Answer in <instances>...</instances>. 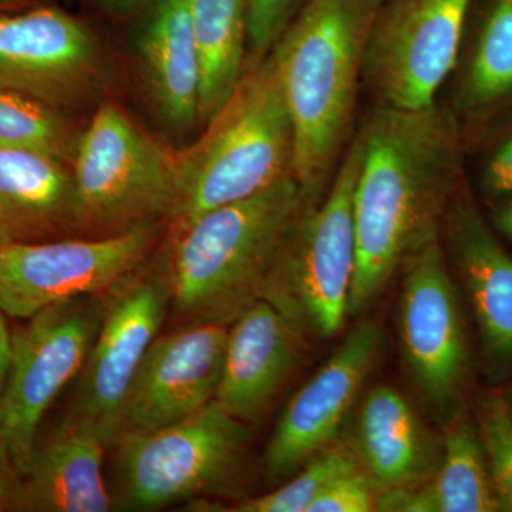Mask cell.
I'll return each mask as SVG.
<instances>
[{
    "mask_svg": "<svg viewBox=\"0 0 512 512\" xmlns=\"http://www.w3.org/2000/svg\"><path fill=\"white\" fill-rule=\"evenodd\" d=\"M484 181L495 194H512V137L488 161Z\"/></svg>",
    "mask_w": 512,
    "mask_h": 512,
    "instance_id": "obj_30",
    "label": "cell"
},
{
    "mask_svg": "<svg viewBox=\"0 0 512 512\" xmlns=\"http://www.w3.org/2000/svg\"><path fill=\"white\" fill-rule=\"evenodd\" d=\"M311 205L288 177L173 229L161 262L175 319L231 325L261 299L279 249Z\"/></svg>",
    "mask_w": 512,
    "mask_h": 512,
    "instance_id": "obj_3",
    "label": "cell"
},
{
    "mask_svg": "<svg viewBox=\"0 0 512 512\" xmlns=\"http://www.w3.org/2000/svg\"><path fill=\"white\" fill-rule=\"evenodd\" d=\"M383 0H308L269 56L293 127V178L319 204L355 137L370 28Z\"/></svg>",
    "mask_w": 512,
    "mask_h": 512,
    "instance_id": "obj_2",
    "label": "cell"
},
{
    "mask_svg": "<svg viewBox=\"0 0 512 512\" xmlns=\"http://www.w3.org/2000/svg\"><path fill=\"white\" fill-rule=\"evenodd\" d=\"M188 6L200 56V120L207 123L247 69V0H188Z\"/></svg>",
    "mask_w": 512,
    "mask_h": 512,
    "instance_id": "obj_23",
    "label": "cell"
},
{
    "mask_svg": "<svg viewBox=\"0 0 512 512\" xmlns=\"http://www.w3.org/2000/svg\"><path fill=\"white\" fill-rule=\"evenodd\" d=\"M376 511H498L480 436L470 421L454 414L433 477L414 490L379 494Z\"/></svg>",
    "mask_w": 512,
    "mask_h": 512,
    "instance_id": "obj_22",
    "label": "cell"
},
{
    "mask_svg": "<svg viewBox=\"0 0 512 512\" xmlns=\"http://www.w3.org/2000/svg\"><path fill=\"white\" fill-rule=\"evenodd\" d=\"M158 237L156 222L107 237L2 245L0 308L26 320L56 303L103 295L147 264Z\"/></svg>",
    "mask_w": 512,
    "mask_h": 512,
    "instance_id": "obj_11",
    "label": "cell"
},
{
    "mask_svg": "<svg viewBox=\"0 0 512 512\" xmlns=\"http://www.w3.org/2000/svg\"><path fill=\"white\" fill-rule=\"evenodd\" d=\"M104 77L99 40L79 19L50 6L0 12V89L62 109L90 99Z\"/></svg>",
    "mask_w": 512,
    "mask_h": 512,
    "instance_id": "obj_13",
    "label": "cell"
},
{
    "mask_svg": "<svg viewBox=\"0 0 512 512\" xmlns=\"http://www.w3.org/2000/svg\"><path fill=\"white\" fill-rule=\"evenodd\" d=\"M138 55L164 123L183 131L200 120L201 69L188 0H148Z\"/></svg>",
    "mask_w": 512,
    "mask_h": 512,
    "instance_id": "obj_21",
    "label": "cell"
},
{
    "mask_svg": "<svg viewBox=\"0 0 512 512\" xmlns=\"http://www.w3.org/2000/svg\"><path fill=\"white\" fill-rule=\"evenodd\" d=\"M70 164L45 154L0 150V247L76 234Z\"/></svg>",
    "mask_w": 512,
    "mask_h": 512,
    "instance_id": "obj_20",
    "label": "cell"
},
{
    "mask_svg": "<svg viewBox=\"0 0 512 512\" xmlns=\"http://www.w3.org/2000/svg\"><path fill=\"white\" fill-rule=\"evenodd\" d=\"M6 313L0 308V393L8 375L10 352H12V335L6 325Z\"/></svg>",
    "mask_w": 512,
    "mask_h": 512,
    "instance_id": "obj_32",
    "label": "cell"
},
{
    "mask_svg": "<svg viewBox=\"0 0 512 512\" xmlns=\"http://www.w3.org/2000/svg\"><path fill=\"white\" fill-rule=\"evenodd\" d=\"M473 0H383L367 39L363 87L377 107L419 111L456 69Z\"/></svg>",
    "mask_w": 512,
    "mask_h": 512,
    "instance_id": "obj_9",
    "label": "cell"
},
{
    "mask_svg": "<svg viewBox=\"0 0 512 512\" xmlns=\"http://www.w3.org/2000/svg\"><path fill=\"white\" fill-rule=\"evenodd\" d=\"M29 2L32 0H0V12H8V10L19 8Z\"/></svg>",
    "mask_w": 512,
    "mask_h": 512,
    "instance_id": "obj_34",
    "label": "cell"
},
{
    "mask_svg": "<svg viewBox=\"0 0 512 512\" xmlns=\"http://www.w3.org/2000/svg\"><path fill=\"white\" fill-rule=\"evenodd\" d=\"M305 336L265 299L229 325L224 370L215 400L242 423L264 417L301 359Z\"/></svg>",
    "mask_w": 512,
    "mask_h": 512,
    "instance_id": "obj_16",
    "label": "cell"
},
{
    "mask_svg": "<svg viewBox=\"0 0 512 512\" xmlns=\"http://www.w3.org/2000/svg\"><path fill=\"white\" fill-rule=\"evenodd\" d=\"M382 333L372 320L350 330L342 345L286 404L265 451L272 480L292 477L330 446L376 365Z\"/></svg>",
    "mask_w": 512,
    "mask_h": 512,
    "instance_id": "obj_14",
    "label": "cell"
},
{
    "mask_svg": "<svg viewBox=\"0 0 512 512\" xmlns=\"http://www.w3.org/2000/svg\"><path fill=\"white\" fill-rule=\"evenodd\" d=\"M228 330L222 323H188L157 336L128 390L121 434L163 429L215 400Z\"/></svg>",
    "mask_w": 512,
    "mask_h": 512,
    "instance_id": "obj_15",
    "label": "cell"
},
{
    "mask_svg": "<svg viewBox=\"0 0 512 512\" xmlns=\"http://www.w3.org/2000/svg\"><path fill=\"white\" fill-rule=\"evenodd\" d=\"M362 470L355 444L333 441L315 454L295 474L292 480L272 493L245 498L225 511L232 512H308L313 501L333 481Z\"/></svg>",
    "mask_w": 512,
    "mask_h": 512,
    "instance_id": "obj_26",
    "label": "cell"
},
{
    "mask_svg": "<svg viewBox=\"0 0 512 512\" xmlns=\"http://www.w3.org/2000/svg\"><path fill=\"white\" fill-rule=\"evenodd\" d=\"M77 138L60 109L0 89V150L45 154L72 164Z\"/></svg>",
    "mask_w": 512,
    "mask_h": 512,
    "instance_id": "obj_25",
    "label": "cell"
},
{
    "mask_svg": "<svg viewBox=\"0 0 512 512\" xmlns=\"http://www.w3.org/2000/svg\"><path fill=\"white\" fill-rule=\"evenodd\" d=\"M400 342L407 366L427 402L457 414L468 376V346L456 289L440 237L403 262Z\"/></svg>",
    "mask_w": 512,
    "mask_h": 512,
    "instance_id": "obj_12",
    "label": "cell"
},
{
    "mask_svg": "<svg viewBox=\"0 0 512 512\" xmlns=\"http://www.w3.org/2000/svg\"><path fill=\"white\" fill-rule=\"evenodd\" d=\"M200 140L174 156L173 229L293 177V127L272 57L248 64Z\"/></svg>",
    "mask_w": 512,
    "mask_h": 512,
    "instance_id": "obj_4",
    "label": "cell"
},
{
    "mask_svg": "<svg viewBox=\"0 0 512 512\" xmlns=\"http://www.w3.org/2000/svg\"><path fill=\"white\" fill-rule=\"evenodd\" d=\"M441 232L473 305L485 357L498 369L511 365L512 256L491 234L464 183Z\"/></svg>",
    "mask_w": 512,
    "mask_h": 512,
    "instance_id": "obj_17",
    "label": "cell"
},
{
    "mask_svg": "<svg viewBox=\"0 0 512 512\" xmlns=\"http://www.w3.org/2000/svg\"><path fill=\"white\" fill-rule=\"evenodd\" d=\"M100 319V296H80L47 306L13 333L0 393V443L18 478L28 471L47 409L82 372Z\"/></svg>",
    "mask_w": 512,
    "mask_h": 512,
    "instance_id": "obj_8",
    "label": "cell"
},
{
    "mask_svg": "<svg viewBox=\"0 0 512 512\" xmlns=\"http://www.w3.org/2000/svg\"><path fill=\"white\" fill-rule=\"evenodd\" d=\"M248 424L217 400L163 429L127 431L116 450V508L157 511L227 490L247 456Z\"/></svg>",
    "mask_w": 512,
    "mask_h": 512,
    "instance_id": "obj_7",
    "label": "cell"
},
{
    "mask_svg": "<svg viewBox=\"0 0 512 512\" xmlns=\"http://www.w3.org/2000/svg\"><path fill=\"white\" fill-rule=\"evenodd\" d=\"M512 97V0H491L456 93L466 113L478 114Z\"/></svg>",
    "mask_w": 512,
    "mask_h": 512,
    "instance_id": "obj_24",
    "label": "cell"
},
{
    "mask_svg": "<svg viewBox=\"0 0 512 512\" xmlns=\"http://www.w3.org/2000/svg\"><path fill=\"white\" fill-rule=\"evenodd\" d=\"M76 234L107 237L170 218L174 156L116 104H101L77 138L72 164Z\"/></svg>",
    "mask_w": 512,
    "mask_h": 512,
    "instance_id": "obj_6",
    "label": "cell"
},
{
    "mask_svg": "<svg viewBox=\"0 0 512 512\" xmlns=\"http://www.w3.org/2000/svg\"><path fill=\"white\" fill-rule=\"evenodd\" d=\"M377 498H379V491L362 468L333 481L313 501L308 512L376 511Z\"/></svg>",
    "mask_w": 512,
    "mask_h": 512,
    "instance_id": "obj_29",
    "label": "cell"
},
{
    "mask_svg": "<svg viewBox=\"0 0 512 512\" xmlns=\"http://www.w3.org/2000/svg\"><path fill=\"white\" fill-rule=\"evenodd\" d=\"M355 448L379 494L409 491L436 473L441 451L413 407L390 386L367 394L357 417Z\"/></svg>",
    "mask_w": 512,
    "mask_h": 512,
    "instance_id": "obj_19",
    "label": "cell"
},
{
    "mask_svg": "<svg viewBox=\"0 0 512 512\" xmlns=\"http://www.w3.org/2000/svg\"><path fill=\"white\" fill-rule=\"evenodd\" d=\"M106 444L94 431L66 420L37 441L28 471L18 478L12 510L107 512L116 501L104 478Z\"/></svg>",
    "mask_w": 512,
    "mask_h": 512,
    "instance_id": "obj_18",
    "label": "cell"
},
{
    "mask_svg": "<svg viewBox=\"0 0 512 512\" xmlns=\"http://www.w3.org/2000/svg\"><path fill=\"white\" fill-rule=\"evenodd\" d=\"M100 296V328L79 375L67 420L107 447L119 440L131 383L170 312L163 262L147 264Z\"/></svg>",
    "mask_w": 512,
    "mask_h": 512,
    "instance_id": "obj_10",
    "label": "cell"
},
{
    "mask_svg": "<svg viewBox=\"0 0 512 512\" xmlns=\"http://www.w3.org/2000/svg\"><path fill=\"white\" fill-rule=\"evenodd\" d=\"M362 143L353 218L356 271L348 316L375 302L407 256L440 237L463 184L461 137L446 107H375L356 131Z\"/></svg>",
    "mask_w": 512,
    "mask_h": 512,
    "instance_id": "obj_1",
    "label": "cell"
},
{
    "mask_svg": "<svg viewBox=\"0 0 512 512\" xmlns=\"http://www.w3.org/2000/svg\"><path fill=\"white\" fill-rule=\"evenodd\" d=\"M477 431L498 511L512 512V410L503 396L488 393L481 399Z\"/></svg>",
    "mask_w": 512,
    "mask_h": 512,
    "instance_id": "obj_27",
    "label": "cell"
},
{
    "mask_svg": "<svg viewBox=\"0 0 512 512\" xmlns=\"http://www.w3.org/2000/svg\"><path fill=\"white\" fill-rule=\"evenodd\" d=\"M18 474L10 464L8 454L0 443V511L12 510Z\"/></svg>",
    "mask_w": 512,
    "mask_h": 512,
    "instance_id": "obj_31",
    "label": "cell"
},
{
    "mask_svg": "<svg viewBox=\"0 0 512 512\" xmlns=\"http://www.w3.org/2000/svg\"><path fill=\"white\" fill-rule=\"evenodd\" d=\"M308 0H247L248 64L269 56Z\"/></svg>",
    "mask_w": 512,
    "mask_h": 512,
    "instance_id": "obj_28",
    "label": "cell"
},
{
    "mask_svg": "<svg viewBox=\"0 0 512 512\" xmlns=\"http://www.w3.org/2000/svg\"><path fill=\"white\" fill-rule=\"evenodd\" d=\"M362 163L355 134L319 204L293 225L266 279L261 299L303 336L332 338L348 318L356 271L353 197Z\"/></svg>",
    "mask_w": 512,
    "mask_h": 512,
    "instance_id": "obj_5",
    "label": "cell"
},
{
    "mask_svg": "<svg viewBox=\"0 0 512 512\" xmlns=\"http://www.w3.org/2000/svg\"><path fill=\"white\" fill-rule=\"evenodd\" d=\"M495 225L512 241V198L495 212Z\"/></svg>",
    "mask_w": 512,
    "mask_h": 512,
    "instance_id": "obj_33",
    "label": "cell"
}]
</instances>
